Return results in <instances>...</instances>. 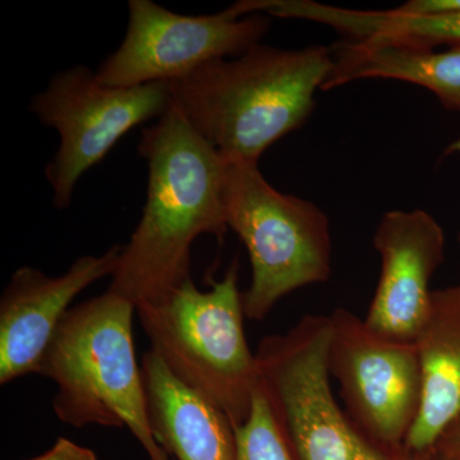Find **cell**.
Masks as SVG:
<instances>
[{
	"label": "cell",
	"instance_id": "1",
	"mask_svg": "<svg viewBox=\"0 0 460 460\" xmlns=\"http://www.w3.org/2000/svg\"><path fill=\"white\" fill-rule=\"evenodd\" d=\"M138 154L148 168L146 204L123 246L108 290L129 304L157 305L190 279V250L202 234L228 232L226 159L171 107L142 131Z\"/></svg>",
	"mask_w": 460,
	"mask_h": 460
},
{
	"label": "cell",
	"instance_id": "2",
	"mask_svg": "<svg viewBox=\"0 0 460 460\" xmlns=\"http://www.w3.org/2000/svg\"><path fill=\"white\" fill-rule=\"evenodd\" d=\"M332 63V48L284 50L259 42L172 83V99L220 154L259 164L272 144L310 118Z\"/></svg>",
	"mask_w": 460,
	"mask_h": 460
},
{
	"label": "cell",
	"instance_id": "3",
	"mask_svg": "<svg viewBox=\"0 0 460 460\" xmlns=\"http://www.w3.org/2000/svg\"><path fill=\"white\" fill-rule=\"evenodd\" d=\"M136 307L111 290L69 308L42 357L39 374L58 387L53 410L72 428H127L150 460H169L148 420L136 361Z\"/></svg>",
	"mask_w": 460,
	"mask_h": 460
},
{
	"label": "cell",
	"instance_id": "4",
	"mask_svg": "<svg viewBox=\"0 0 460 460\" xmlns=\"http://www.w3.org/2000/svg\"><path fill=\"white\" fill-rule=\"evenodd\" d=\"M154 350L178 380L243 425L260 386L256 354L244 332L238 262L202 292L192 278L157 305L136 307Z\"/></svg>",
	"mask_w": 460,
	"mask_h": 460
},
{
	"label": "cell",
	"instance_id": "5",
	"mask_svg": "<svg viewBox=\"0 0 460 460\" xmlns=\"http://www.w3.org/2000/svg\"><path fill=\"white\" fill-rule=\"evenodd\" d=\"M329 316L305 314L256 350L260 386L295 460H436V452L390 449L368 438L338 404L326 352Z\"/></svg>",
	"mask_w": 460,
	"mask_h": 460
},
{
	"label": "cell",
	"instance_id": "6",
	"mask_svg": "<svg viewBox=\"0 0 460 460\" xmlns=\"http://www.w3.org/2000/svg\"><path fill=\"white\" fill-rule=\"evenodd\" d=\"M224 157L226 224L243 242L251 262L244 314L261 321L283 296L329 280L330 222L314 202L275 190L259 164Z\"/></svg>",
	"mask_w": 460,
	"mask_h": 460
},
{
	"label": "cell",
	"instance_id": "7",
	"mask_svg": "<svg viewBox=\"0 0 460 460\" xmlns=\"http://www.w3.org/2000/svg\"><path fill=\"white\" fill-rule=\"evenodd\" d=\"M172 102L169 83L105 86L84 66L54 75L29 108L45 127L59 133V148L45 169L54 206L68 208L84 172L99 164L126 133L162 117Z\"/></svg>",
	"mask_w": 460,
	"mask_h": 460
},
{
	"label": "cell",
	"instance_id": "8",
	"mask_svg": "<svg viewBox=\"0 0 460 460\" xmlns=\"http://www.w3.org/2000/svg\"><path fill=\"white\" fill-rule=\"evenodd\" d=\"M270 23L262 13L239 16L232 5L219 13L186 16L151 0H129L124 40L96 77L111 87L175 83L214 60L241 56L261 41Z\"/></svg>",
	"mask_w": 460,
	"mask_h": 460
},
{
	"label": "cell",
	"instance_id": "9",
	"mask_svg": "<svg viewBox=\"0 0 460 460\" xmlns=\"http://www.w3.org/2000/svg\"><path fill=\"white\" fill-rule=\"evenodd\" d=\"M328 316L326 361L345 411L377 444L402 449L422 401L416 345L377 334L344 307Z\"/></svg>",
	"mask_w": 460,
	"mask_h": 460
},
{
	"label": "cell",
	"instance_id": "10",
	"mask_svg": "<svg viewBox=\"0 0 460 460\" xmlns=\"http://www.w3.org/2000/svg\"><path fill=\"white\" fill-rule=\"evenodd\" d=\"M443 226L428 211L390 210L375 229L380 278L365 323L383 337L416 343L428 316L432 277L445 261Z\"/></svg>",
	"mask_w": 460,
	"mask_h": 460
},
{
	"label": "cell",
	"instance_id": "11",
	"mask_svg": "<svg viewBox=\"0 0 460 460\" xmlns=\"http://www.w3.org/2000/svg\"><path fill=\"white\" fill-rule=\"evenodd\" d=\"M123 246L99 256H84L59 275L49 277L23 266L12 274L0 298V384L39 374L42 357L75 296L113 277Z\"/></svg>",
	"mask_w": 460,
	"mask_h": 460
},
{
	"label": "cell",
	"instance_id": "12",
	"mask_svg": "<svg viewBox=\"0 0 460 460\" xmlns=\"http://www.w3.org/2000/svg\"><path fill=\"white\" fill-rule=\"evenodd\" d=\"M147 414L155 440L177 460H237L226 413L178 380L153 349L142 357Z\"/></svg>",
	"mask_w": 460,
	"mask_h": 460
},
{
	"label": "cell",
	"instance_id": "13",
	"mask_svg": "<svg viewBox=\"0 0 460 460\" xmlns=\"http://www.w3.org/2000/svg\"><path fill=\"white\" fill-rule=\"evenodd\" d=\"M414 345L422 401L404 447L428 453L460 416V283L432 290L428 316Z\"/></svg>",
	"mask_w": 460,
	"mask_h": 460
},
{
	"label": "cell",
	"instance_id": "14",
	"mask_svg": "<svg viewBox=\"0 0 460 460\" xmlns=\"http://www.w3.org/2000/svg\"><path fill=\"white\" fill-rule=\"evenodd\" d=\"M332 49V74L323 90L363 78L419 84L449 111H460V45L445 51L398 42L345 41Z\"/></svg>",
	"mask_w": 460,
	"mask_h": 460
},
{
	"label": "cell",
	"instance_id": "15",
	"mask_svg": "<svg viewBox=\"0 0 460 460\" xmlns=\"http://www.w3.org/2000/svg\"><path fill=\"white\" fill-rule=\"evenodd\" d=\"M354 35L362 40L399 42L434 49L438 45H460V12L456 13H410L401 8L357 11Z\"/></svg>",
	"mask_w": 460,
	"mask_h": 460
},
{
	"label": "cell",
	"instance_id": "16",
	"mask_svg": "<svg viewBox=\"0 0 460 460\" xmlns=\"http://www.w3.org/2000/svg\"><path fill=\"white\" fill-rule=\"evenodd\" d=\"M235 443L237 460H295L272 417L261 386L256 390L250 417L235 429Z\"/></svg>",
	"mask_w": 460,
	"mask_h": 460
},
{
	"label": "cell",
	"instance_id": "17",
	"mask_svg": "<svg viewBox=\"0 0 460 460\" xmlns=\"http://www.w3.org/2000/svg\"><path fill=\"white\" fill-rule=\"evenodd\" d=\"M30 460H98V456L89 447L59 438L47 453Z\"/></svg>",
	"mask_w": 460,
	"mask_h": 460
},
{
	"label": "cell",
	"instance_id": "18",
	"mask_svg": "<svg viewBox=\"0 0 460 460\" xmlns=\"http://www.w3.org/2000/svg\"><path fill=\"white\" fill-rule=\"evenodd\" d=\"M435 452L445 460H460V416L440 436Z\"/></svg>",
	"mask_w": 460,
	"mask_h": 460
},
{
	"label": "cell",
	"instance_id": "19",
	"mask_svg": "<svg viewBox=\"0 0 460 460\" xmlns=\"http://www.w3.org/2000/svg\"><path fill=\"white\" fill-rule=\"evenodd\" d=\"M436 460H445V459L441 458V456H438V453H436Z\"/></svg>",
	"mask_w": 460,
	"mask_h": 460
},
{
	"label": "cell",
	"instance_id": "20",
	"mask_svg": "<svg viewBox=\"0 0 460 460\" xmlns=\"http://www.w3.org/2000/svg\"><path fill=\"white\" fill-rule=\"evenodd\" d=\"M458 244H459V247H460V230H459V233H458Z\"/></svg>",
	"mask_w": 460,
	"mask_h": 460
}]
</instances>
